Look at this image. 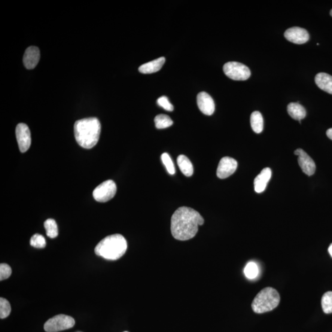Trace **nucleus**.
Returning a JSON list of instances; mask_svg holds the SVG:
<instances>
[{
  "instance_id": "1",
  "label": "nucleus",
  "mask_w": 332,
  "mask_h": 332,
  "mask_svg": "<svg viewBox=\"0 0 332 332\" xmlns=\"http://www.w3.org/2000/svg\"><path fill=\"white\" fill-rule=\"evenodd\" d=\"M204 223L205 220L199 212L187 207H181L172 216L170 229L175 239L187 240L196 235L198 227Z\"/></svg>"
},
{
  "instance_id": "2",
  "label": "nucleus",
  "mask_w": 332,
  "mask_h": 332,
  "mask_svg": "<svg viewBox=\"0 0 332 332\" xmlns=\"http://www.w3.org/2000/svg\"><path fill=\"white\" fill-rule=\"evenodd\" d=\"M100 132L101 124L96 118L82 119L74 125L76 141L84 148H93L99 141Z\"/></svg>"
},
{
  "instance_id": "3",
  "label": "nucleus",
  "mask_w": 332,
  "mask_h": 332,
  "mask_svg": "<svg viewBox=\"0 0 332 332\" xmlns=\"http://www.w3.org/2000/svg\"><path fill=\"white\" fill-rule=\"evenodd\" d=\"M127 249L126 239L121 234H115L102 239L96 246L95 253L106 260H117L123 257Z\"/></svg>"
},
{
  "instance_id": "4",
  "label": "nucleus",
  "mask_w": 332,
  "mask_h": 332,
  "mask_svg": "<svg viewBox=\"0 0 332 332\" xmlns=\"http://www.w3.org/2000/svg\"><path fill=\"white\" fill-rule=\"evenodd\" d=\"M280 303V295L276 289L266 287L257 295L252 303L253 311L261 314L275 309Z\"/></svg>"
},
{
  "instance_id": "5",
  "label": "nucleus",
  "mask_w": 332,
  "mask_h": 332,
  "mask_svg": "<svg viewBox=\"0 0 332 332\" xmlns=\"http://www.w3.org/2000/svg\"><path fill=\"white\" fill-rule=\"evenodd\" d=\"M225 74L231 80L245 81L251 77V72L244 64L237 62H229L224 66Z\"/></svg>"
},
{
  "instance_id": "6",
  "label": "nucleus",
  "mask_w": 332,
  "mask_h": 332,
  "mask_svg": "<svg viewBox=\"0 0 332 332\" xmlns=\"http://www.w3.org/2000/svg\"><path fill=\"white\" fill-rule=\"evenodd\" d=\"M75 324V320L72 317L59 315L49 319L44 325V329L47 332H58L71 328Z\"/></svg>"
},
{
  "instance_id": "7",
  "label": "nucleus",
  "mask_w": 332,
  "mask_h": 332,
  "mask_svg": "<svg viewBox=\"0 0 332 332\" xmlns=\"http://www.w3.org/2000/svg\"><path fill=\"white\" fill-rule=\"evenodd\" d=\"M117 187L115 182L108 180L103 182L93 191V197L97 202L105 203L111 200L117 193Z\"/></svg>"
},
{
  "instance_id": "8",
  "label": "nucleus",
  "mask_w": 332,
  "mask_h": 332,
  "mask_svg": "<svg viewBox=\"0 0 332 332\" xmlns=\"http://www.w3.org/2000/svg\"><path fill=\"white\" fill-rule=\"evenodd\" d=\"M16 134L19 150L22 153H25L29 150L32 142L31 134L28 126L24 123L18 124Z\"/></svg>"
},
{
  "instance_id": "9",
  "label": "nucleus",
  "mask_w": 332,
  "mask_h": 332,
  "mask_svg": "<svg viewBox=\"0 0 332 332\" xmlns=\"http://www.w3.org/2000/svg\"><path fill=\"white\" fill-rule=\"evenodd\" d=\"M237 167V163L235 160L230 157H224L218 164L217 175L221 179L229 178L236 172Z\"/></svg>"
},
{
  "instance_id": "10",
  "label": "nucleus",
  "mask_w": 332,
  "mask_h": 332,
  "mask_svg": "<svg viewBox=\"0 0 332 332\" xmlns=\"http://www.w3.org/2000/svg\"><path fill=\"white\" fill-rule=\"evenodd\" d=\"M294 153L298 157V164L302 171L307 175H313L316 171V164L312 158L302 149H297Z\"/></svg>"
},
{
  "instance_id": "11",
  "label": "nucleus",
  "mask_w": 332,
  "mask_h": 332,
  "mask_svg": "<svg viewBox=\"0 0 332 332\" xmlns=\"http://www.w3.org/2000/svg\"><path fill=\"white\" fill-rule=\"evenodd\" d=\"M284 36L288 41L298 45L305 43L309 39L307 30L298 27H292L286 30Z\"/></svg>"
},
{
  "instance_id": "12",
  "label": "nucleus",
  "mask_w": 332,
  "mask_h": 332,
  "mask_svg": "<svg viewBox=\"0 0 332 332\" xmlns=\"http://www.w3.org/2000/svg\"><path fill=\"white\" fill-rule=\"evenodd\" d=\"M198 107L203 114L211 116L215 112V103L211 96L205 92L200 93L197 96Z\"/></svg>"
},
{
  "instance_id": "13",
  "label": "nucleus",
  "mask_w": 332,
  "mask_h": 332,
  "mask_svg": "<svg viewBox=\"0 0 332 332\" xmlns=\"http://www.w3.org/2000/svg\"><path fill=\"white\" fill-rule=\"evenodd\" d=\"M40 59V51L38 48L30 47L27 49L24 54L23 62L27 69H33L37 65Z\"/></svg>"
},
{
  "instance_id": "14",
  "label": "nucleus",
  "mask_w": 332,
  "mask_h": 332,
  "mask_svg": "<svg viewBox=\"0 0 332 332\" xmlns=\"http://www.w3.org/2000/svg\"><path fill=\"white\" fill-rule=\"evenodd\" d=\"M272 170L269 167L261 170L260 174H258L254 180V189L257 193H261L265 190L267 186L272 178Z\"/></svg>"
},
{
  "instance_id": "15",
  "label": "nucleus",
  "mask_w": 332,
  "mask_h": 332,
  "mask_svg": "<svg viewBox=\"0 0 332 332\" xmlns=\"http://www.w3.org/2000/svg\"><path fill=\"white\" fill-rule=\"evenodd\" d=\"M165 61V58L164 57L158 58L157 59L152 60L151 62L141 65L140 67L139 71L144 74H153V73H156L162 69Z\"/></svg>"
},
{
  "instance_id": "16",
  "label": "nucleus",
  "mask_w": 332,
  "mask_h": 332,
  "mask_svg": "<svg viewBox=\"0 0 332 332\" xmlns=\"http://www.w3.org/2000/svg\"><path fill=\"white\" fill-rule=\"evenodd\" d=\"M315 82L320 89L332 94V76L325 73H319L316 76Z\"/></svg>"
},
{
  "instance_id": "17",
  "label": "nucleus",
  "mask_w": 332,
  "mask_h": 332,
  "mask_svg": "<svg viewBox=\"0 0 332 332\" xmlns=\"http://www.w3.org/2000/svg\"><path fill=\"white\" fill-rule=\"evenodd\" d=\"M289 115L295 120L301 121L306 117V112L302 105L298 103H289L287 106Z\"/></svg>"
},
{
  "instance_id": "18",
  "label": "nucleus",
  "mask_w": 332,
  "mask_h": 332,
  "mask_svg": "<svg viewBox=\"0 0 332 332\" xmlns=\"http://www.w3.org/2000/svg\"><path fill=\"white\" fill-rule=\"evenodd\" d=\"M178 164L180 169L186 176L193 174L194 169L190 160L185 155H180L178 158Z\"/></svg>"
},
{
  "instance_id": "19",
  "label": "nucleus",
  "mask_w": 332,
  "mask_h": 332,
  "mask_svg": "<svg viewBox=\"0 0 332 332\" xmlns=\"http://www.w3.org/2000/svg\"><path fill=\"white\" fill-rule=\"evenodd\" d=\"M251 124L255 133L260 134L263 130V118L260 112H253L251 117Z\"/></svg>"
},
{
  "instance_id": "20",
  "label": "nucleus",
  "mask_w": 332,
  "mask_h": 332,
  "mask_svg": "<svg viewBox=\"0 0 332 332\" xmlns=\"http://www.w3.org/2000/svg\"><path fill=\"white\" fill-rule=\"evenodd\" d=\"M154 123L157 129H162L171 126L173 124V121L169 116L161 114L158 115L155 117Z\"/></svg>"
},
{
  "instance_id": "21",
  "label": "nucleus",
  "mask_w": 332,
  "mask_h": 332,
  "mask_svg": "<svg viewBox=\"0 0 332 332\" xmlns=\"http://www.w3.org/2000/svg\"><path fill=\"white\" fill-rule=\"evenodd\" d=\"M44 227L49 237L55 238L58 236L57 225L54 219L50 218L46 220L44 223Z\"/></svg>"
},
{
  "instance_id": "22",
  "label": "nucleus",
  "mask_w": 332,
  "mask_h": 332,
  "mask_svg": "<svg viewBox=\"0 0 332 332\" xmlns=\"http://www.w3.org/2000/svg\"><path fill=\"white\" fill-rule=\"evenodd\" d=\"M321 304L325 313H332V292H327L323 295Z\"/></svg>"
},
{
  "instance_id": "23",
  "label": "nucleus",
  "mask_w": 332,
  "mask_h": 332,
  "mask_svg": "<svg viewBox=\"0 0 332 332\" xmlns=\"http://www.w3.org/2000/svg\"><path fill=\"white\" fill-rule=\"evenodd\" d=\"M11 307L10 302L5 298H0V318L5 319L10 315Z\"/></svg>"
},
{
  "instance_id": "24",
  "label": "nucleus",
  "mask_w": 332,
  "mask_h": 332,
  "mask_svg": "<svg viewBox=\"0 0 332 332\" xmlns=\"http://www.w3.org/2000/svg\"><path fill=\"white\" fill-rule=\"evenodd\" d=\"M30 245L35 248L42 249L47 246V242L45 237L41 234H35L30 239Z\"/></svg>"
},
{
  "instance_id": "25",
  "label": "nucleus",
  "mask_w": 332,
  "mask_h": 332,
  "mask_svg": "<svg viewBox=\"0 0 332 332\" xmlns=\"http://www.w3.org/2000/svg\"><path fill=\"white\" fill-rule=\"evenodd\" d=\"M161 160H162L163 163L165 166L167 172H168L169 174H175V169L174 164H173L171 158L170 157L169 154L164 153L161 155Z\"/></svg>"
},
{
  "instance_id": "26",
  "label": "nucleus",
  "mask_w": 332,
  "mask_h": 332,
  "mask_svg": "<svg viewBox=\"0 0 332 332\" xmlns=\"http://www.w3.org/2000/svg\"><path fill=\"white\" fill-rule=\"evenodd\" d=\"M245 273L246 276L248 279H253L255 278L258 273L257 264L254 263V262H250V263L246 265L245 269Z\"/></svg>"
},
{
  "instance_id": "27",
  "label": "nucleus",
  "mask_w": 332,
  "mask_h": 332,
  "mask_svg": "<svg viewBox=\"0 0 332 332\" xmlns=\"http://www.w3.org/2000/svg\"><path fill=\"white\" fill-rule=\"evenodd\" d=\"M11 273V268L8 264H0V281H2L10 278Z\"/></svg>"
},
{
  "instance_id": "28",
  "label": "nucleus",
  "mask_w": 332,
  "mask_h": 332,
  "mask_svg": "<svg viewBox=\"0 0 332 332\" xmlns=\"http://www.w3.org/2000/svg\"><path fill=\"white\" fill-rule=\"evenodd\" d=\"M157 103L167 111L172 112L173 110V106L166 96L160 97L157 100Z\"/></svg>"
},
{
  "instance_id": "29",
  "label": "nucleus",
  "mask_w": 332,
  "mask_h": 332,
  "mask_svg": "<svg viewBox=\"0 0 332 332\" xmlns=\"http://www.w3.org/2000/svg\"><path fill=\"white\" fill-rule=\"evenodd\" d=\"M326 134H327V136L328 138L331 139L332 141V128H331V129H328L327 131V133Z\"/></svg>"
},
{
  "instance_id": "30",
  "label": "nucleus",
  "mask_w": 332,
  "mask_h": 332,
  "mask_svg": "<svg viewBox=\"0 0 332 332\" xmlns=\"http://www.w3.org/2000/svg\"><path fill=\"white\" fill-rule=\"evenodd\" d=\"M329 254H330L331 257H332V244L329 246L328 249Z\"/></svg>"
},
{
  "instance_id": "31",
  "label": "nucleus",
  "mask_w": 332,
  "mask_h": 332,
  "mask_svg": "<svg viewBox=\"0 0 332 332\" xmlns=\"http://www.w3.org/2000/svg\"><path fill=\"white\" fill-rule=\"evenodd\" d=\"M330 15H331V16L332 17V10L330 11Z\"/></svg>"
},
{
  "instance_id": "32",
  "label": "nucleus",
  "mask_w": 332,
  "mask_h": 332,
  "mask_svg": "<svg viewBox=\"0 0 332 332\" xmlns=\"http://www.w3.org/2000/svg\"><path fill=\"white\" fill-rule=\"evenodd\" d=\"M124 332H128V331H124Z\"/></svg>"
}]
</instances>
